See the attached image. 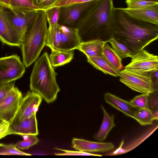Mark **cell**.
<instances>
[{
    "label": "cell",
    "mask_w": 158,
    "mask_h": 158,
    "mask_svg": "<svg viewBox=\"0 0 158 158\" xmlns=\"http://www.w3.org/2000/svg\"><path fill=\"white\" fill-rule=\"evenodd\" d=\"M112 38L127 46L133 55L158 38V25L140 21L122 8L114 9Z\"/></svg>",
    "instance_id": "1"
},
{
    "label": "cell",
    "mask_w": 158,
    "mask_h": 158,
    "mask_svg": "<svg viewBox=\"0 0 158 158\" xmlns=\"http://www.w3.org/2000/svg\"><path fill=\"white\" fill-rule=\"evenodd\" d=\"M113 0H94L82 14L76 28L81 42L112 38Z\"/></svg>",
    "instance_id": "2"
},
{
    "label": "cell",
    "mask_w": 158,
    "mask_h": 158,
    "mask_svg": "<svg viewBox=\"0 0 158 158\" xmlns=\"http://www.w3.org/2000/svg\"><path fill=\"white\" fill-rule=\"evenodd\" d=\"M56 75L48 53L45 52L33 66L30 79L31 91L40 96L48 104L55 101L60 91Z\"/></svg>",
    "instance_id": "3"
},
{
    "label": "cell",
    "mask_w": 158,
    "mask_h": 158,
    "mask_svg": "<svg viewBox=\"0 0 158 158\" xmlns=\"http://www.w3.org/2000/svg\"><path fill=\"white\" fill-rule=\"evenodd\" d=\"M47 23L45 11L37 10L23 38L21 46L23 62L25 67H28L36 60L45 45Z\"/></svg>",
    "instance_id": "4"
},
{
    "label": "cell",
    "mask_w": 158,
    "mask_h": 158,
    "mask_svg": "<svg viewBox=\"0 0 158 158\" xmlns=\"http://www.w3.org/2000/svg\"><path fill=\"white\" fill-rule=\"evenodd\" d=\"M81 42L76 28L58 23L48 28L45 45L51 49L73 50L77 49Z\"/></svg>",
    "instance_id": "5"
},
{
    "label": "cell",
    "mask_w": 158,
    "mask_h": 158,
    "mask_svg": "<svg viewBox=\"0 0 158 158\" xmlns=\"http://www.w3.org/2000/svg\"><path fill=\"white\" fill-rule=\"evenodd\" d=\"M119 81L132 90L151 95L157 90L149 75L137 73L124 69L120 71Z\"/></svg>",
    "instance_id": "6"
},
{
    "label": "cell",
    "mask_w": 158,
    "mask_h": 158,
    "mask_svg": "<svg viewBox=\"0 0 158 158\" xmlns=\"http://www.w3.org/2000/svg\"><path fill=\"white\" fill-rule=\"evenodd\" d=\"M25 66L17 55L0 57V83L6 84L21 77Z\"/></svg>",
    "instance_id": "7"
},
{
    "label": "cell",
    "mask_w": 158,
    "mask_h": 158,
    "mask_svg": "<svg viewBox=\"0 0 158 158\" xmlns=\"http://www.w3.org/2000/svg\"><path fill=\"white\" fill-rule=\"evenodd\" d=\"M131 62L125 69L134 73L149 75L158 70V56L143 49L132 55Z\"/></svg>",
    "instance_id": "8"
},
{
    "label": "cell",
    "mask_w": 158,
    "mask_h": 158,
    "mask_svg": "<svg viewBox=\"0 0 158 158\" xmlns=\"http://www.w3.org/2000/svg\"><path fill=\"white\" fill-rule=\"evenodd\" d=\"M22 98L21 92L14 86L0 102V119L11 124L17 112Z\"/></svg>",
    "instance_id": "9"
},
{
    "label": "cell",
    "mask_w": 158,
    "mask_h": 158,
    "mask_svg": "<svg viewBox=\"0 0 158 158\" xmlns=\"http://www.w3.org/2000/svg\"><path fill=\"white\" fill-rule=\"evenodd\" d=\"M42 99L38 94L32 91L28 92L22 98L17 112L10 124H17L36 114Z\"/></svg>",
    "instance_id": "10"
},
{
    "label": "cell",
    "mask_w": 158,
    "mask_h": 158,
    "mask_svg": "<svg viewBox=\"0 0 158 158\" xmlns=\"http://www.w3.org/2000/svg\"><path fill=\"white\" fill-rule=\"evenodd\" d=\"M0 40L3 43L12 46H21L22 42L3 6L0 4Z\"/></svg>",
    "instance_id": "11"
},
{
    "label": "cell",
    "mask_w": 158,
    "mask_h": 158,
    "mask_svg": "<svg viewBox=\"0 0 158 158\" xmlns=\"http://www.w3.org/2000/svg\"><path fill=\"white\" fill-rule=\"evenodd\" d=\"M22 40L34 18L36 11H25L3 5Z\"/></svg>",
    "instance_id": "12"
},
{
    "label": "cell",
    "mask_w": 158,
    "mask_h": 158,
    "mask_svg": "<svg viewBox=\"0 0 158 158\" xmlns=\"http://www.w3.org/2000/svg\"><path fill=\"white\" fill-rule=\"evenodd\" d=\"M90 1L60 7L58 23L76 28L82 14L89 6Z\"/></svg>",
    "instance_id": "13"
},
{
    "label": "cell",
    "mask_w": 158,
    "mask_h": 158,
    "mask_svg": "<svg viewBox=\"0 0 158 158\" xmlns=\"http://www.w3.org/2000/svg\"><path fill=\"white\" fill-rule=\"evenodd\" d=\"M71 147L77 151L89 153L108 152L113 150L115 148L112 142H92L76 138L72 139Z\"/></svg>",
    "instance_id": "14"
},
{
    "label": "cell",
    "mask_w": 158,
    "mask_h": 158,
    "mask_svg": "<svg viewBox=\"0 0 158 158\" xmlns=\"http://www.w3.org/2000/svg\"><path fill=\"white\" fill-rule=\"evenodd\" d=\"M122 9L127 14L140 21L158 25V4L142 8Z\"/></svg>",
    "instance_id": "15"
},
{
    "label": "cell",
    "mask_w": 158,
    "mask_h": 158,
    "mask_svg": "<svg viewBox=\"0 0 158 158\" xmlns=\"http://www.w3.org/2000/svg\"><path fill=\"white\" fill-rule=\"evenodd\" d=\"M106 102L115 109L121 112L125 115L134 118L135 109L129 101L125 100L109 93L104 95Z\"/></svg>",
    "instance_id": "16"
},
{
    "label": "cell",
    "mask_w": 158,
    "mask_h": 158,
    "mask_svg": "<svg viewBox=\"0 0 158 158\" xmlns=\"http://www.w3.org/2000/svg\"><path fill=\"white\" fill-rule=\"evenodd\" d=\"M156 124L152 127L145 131L143 134L139 136L132 141L123 146L124 142L123 140L119 147L114 151H112L106 154L105 156H117L127 153L134 149L158 128Z\"/></svg>",
    "instance_id": "17"
},
{
    "label": "cell",
    "mask_w": 158,
    "mask_h": 158,
    "mask_svg": "<svg viewBox=\"0 0 158 158\" xmlns=\"http://www.w3.org/2000/svg\"><path fill=\"white\" fill-rule=\"evenodd\" d=\"M11 126L15 135L36 136L39 134L36 114L24 119L17 124Z\"/></svg>",
    "instance_id": "18"
},
{
    "label": "cell",
    "mask_w": 158,
    "mask_h": 158,
    "mask_svg": "<svg viewBox=\"0 0 158 158\" xmlns=\"http://www.w3.org/2000/svg\"><path fill=\"white\" fill-rule=\"evenodd\" d=\"M101 107L103 113L102 122L99 130L93 136L94 139L99 142L105 140L110 131L116 126L114 122V114L110 115L102 105Z\"/></svg>",
    "instance_id": "19"
},
{
    "label": "cell",
    "mask_w": 158,
    "mask_h": 158,
    "mask_svg": "<svg viewBox=\"0 0 158 158\" xmlns=\"http://www.w3.org/2000/svg\"><path fill=\"white\" fill-rule=\"evenodd\" d=\"M106 41L95 40L81 42L77 48L87 57L95 56L102 55L103 48Z\"/></svg>",
    "instance_id": "20"
},
{
    "label": "cell",
    "mask_w": 158,
    "mask_h": 158,
    "mask_svg": "<svg viewBox=\"0 0 158 158\" xmlns=\"http://www.w3.org/2000/svg\"><path fill=\"white\" fill-rule=\"evenodd\" d=\"M87 61L96 69L106 74L117 77L119 76V71L114 68L106 60L102 55L87 57Z\"/></svg>",
    "instance_id": "21"
},
{
    "label": "cell",
    "mask_w": 158,
    "mask_h": 158,
    "mask_svg": "<svg viewBox=\"0 0 158 158\" xmlns=\"http://www.w3.org/2000/svg\"><path fill=\"white\" fill-rule=\"evenodd\" d=\"M51 50L49 58L53 67L61 66L69 63L73 58V50L66 51Z\"/></svg>",
    "instance_id": "22"
},
{
    "label": "cell",
    "mask_w": 158,
    "mask_h": 158,
    "mask_svg": "<svg viewBox=\"0 0 158 158\" xmlns=\"http://www.w3.org/2000/svg\"><path fill=\"white\" fill-rule=\"evenodd\" d=\"M102 55L115 69L119 71L122 70L123 66L122 59L107 43L104 46Z\"/></svg>",
    "instance_id": "23"
},
{
    "label": "cell",
    "mask_w": 158,
    "mask_h": 158,
    "mask_svg": "<svg viewBox=\"0 0 158 158\" xmlns=\"http://www.w3.org/2000/svg\"><path fill=\"white\" fill-rule=\"evenodd\" d=\"M134 119L142 126L152 125L155 120L152 111L149 108L137 109L135 110Z\"/></svg>",
    "instance_id": "24"
},
{
    "label": "cell",
    "mask_w": 158,
    "mask_h": 158,
    "mask_svg": "<svg viewBox=\"0 0 158 158\" xmlns=\"http://www.w3.org/2000/svg\"><path fill=\"white\" fill-rule=\"evenodd\" d=\"M8 7L25 11L39 10L33 5L30 0H10Z\"/></svg>",
    "instance_id": "25"
},
{
    "label": "cell",
    "mask_w": 158,
    "mask_h": 158,
    "mask_svg": "<svg viewBox=\"0 0 158 158\" xmlns=\"http://www.w3.org/2000/svg\"><path fill=\"white\" fill-rule=\"evenodd\" d=\"M110 43L112 48L121 59L130 57L132 55L129 49L124 45L115 40L113 38L109 39L107 43Z\"/></svg>",
    "instance_id": "26"
},
{
    "label": "cell",
    "mask_w": 158,
    "mask_h": 158,
    "mask_svg": "<svg viewBox=\"0 0 158 158\" xmlns=\"http://www.w3.org/2000/svg\"><path fill=\"white\" fill-rule=\"evenodd\" d=\"M24 140L17 142L15 145V147L19 150H26L36 144L39 139L36 135H21Z\"/></svg>",
    "instance_id": "27"
},
{
    "label": "cell",
    "mask_w": 158,
    "mask_h": 158,
    "mask_svg": "<svg viewBox=\"0 0 158 158\" xmlns=\"http://www.w3.org/2000/svg\"><path fill=\"white\" fill-rule=\"evenodd\" d=\"M150 95L148 94H143L136 96L129 102L131 106L135 109L148 108Z\"/></svg>",
    "instance_id": "28"
},
{
    "label": "cell",
    "mask_w": 158,
    "mask_h": 158,
    "mask_svg": "<svg viewBox=\"0 0 158 158\" xmlns=\"http://www.w3.org/2000/svg\"><path fill=\"white\" fill-rule=\"evenodd\" d=\"M0 155L31 156V155L17 149L13 144H0Z\"/></svg>",
    "instance_id": "29"
},
{
    "label": "cell",
    "mask_w": 158,
    "mask_h": 158,
    "mask_svg": "<svg viewBox=\"0 0 158 158\" xmlns=\"http://www.w3.org/2000/svg\"><path fill=\"white\" fill-rule=\"evenodd\" d=\"M60 9V7H53L44 11L49 27H52L58 23Z\"/></svg>",
    "instance_id": "30"
},
{
    "label": "cell",
    "mask_w": 158,
    "mask_h": 158,
    "mask_svg": "<svg viewBox=\"0 0 158 158\" xmlns=\"http://www.w3.org/2000/svg\"><path fill=\"white\" fill-rule=\"evenodd\" d=\"M127 8L139 9L151 6L158 4V2L147 1H138L126 2Z\"/></svg>",
    "instance_id": "31"
},
{
    "label": "cell",
    "mask_w": 158,
    "mask_h": 158,
    "mask_svg": "<svg viewBox=\"0 0 158 158\" xmlns=\"http://www.w3.org/2000/svg\"><path fill=\"white\" fill-rule=\"evenodd\" d=\"M54 149L61 151L64 152L62 153H54V154L56 156H102L99 154H95L79 151H73L64 150L60 148H55Z\"/></svg>",
    "instance_id": "32"
},
{
    "label": "cell",
    "mask_w": 158,
    "mask_h": 158,
    "mask_svg": "<svg viewBox=\"0 0 158 158\" xmlns=\"http://www.w3.org/2000/svg\"><path fill=\"white\" fill-rule=\"evenodd\" d=\"M39 10L44 11L51 8L57 0H30Z\"/></svg>",
    "instance_id": "33"
},
{
    "label": "cell",
    "mask_w": 158,
    "mask_h": 158,
    "mask_svg": "<svg viewBox=\"0 0 158 158\" xmlns=\"http://www.w3.org/2000/svg\"><path fill=\"white\" fill-rule=\"evenodd\" d=\"M15 133L9 123L3 121L0 124V140L6 136Z\"/></svg>",
    "instance_id": "34"
},
{
    "label": "cell",
    "mask_w": 158,
    "mask_h": 158,
    "mask_svg": "<svg viewBox=\"0 0 158 158\" xmlns=\"http://www.w3.org/2000/svg\"><path fill=\"white\" fill-rule=\"evenodd\" d=\"M94 0H57L51 7H61L73 4L89 2Z\"/></svg>",
    "instance_id": "35"
},
{
    "label": "cell",
    "mask_w": 158,
    "mask_h": 158,
    "mask_svg": "<svg viewBox=\"0 0 158 158\" xmlns=\"http://www.w3.org/2000/svg\"><path fill=\"white\" fill-rule=\"evenodd\" d=\"M13 82L5 84L0 86V102L4 99L10 90L15 86V83Z\"/></svg>",
    "instance_id": "36"
},
{
    "label": "cell",
    "mask_w": 158,
    "mask_h": 158,
    "mask_svg": "<svg viewBox=\"0 0 158 158\" xmlns=\"http://www.w3.org/2000/svg\"><path fill=\"white\" fill-rule=\"evenodd\" d=\"M149 105L151 108L154 110L158 109V98L157 92L156 94H155L151 98L149 101Z\"/></svg>",
    "instance_id": "37"
},
{
    "label": "cell",
    "mask_w": 158,
    "mask_h": 158,
    "mask_svg": "<svg viewBox=\"0 0 158 158\" xmlns=\"http://www.w3.org/2000/svg\"><path fill=\"white\" fill-rule=\"evenodd\" d=\"M10 0H0V4L6 6H9Z\"/></svg>",
    "instance_id": "38"
},
{
    "label": "cell",
    "mask_w": 158,
    "mask_h": 158,
    "mask_svg": "<svg viewBox=\"0 0 158 158\" xmlns=\"http://www.w3.org/2000/svg\"><path fill=\"white\" fill-rule=\"evenodd\" d=\"M152 112L153 115L154 117L155 120H157L158 119V109H156L154 110Z\"/></svg>",
    "instance_id": "39"
},
{
    "label": "cell",
    "mask_w": 158,
    "mask_h": 158,
    "mask_svg": "<svg viewBox=\"0 0 158 158\" xmlns=\"http://www.w3.org/2000/svg\"><path fill=\"white\" fill-rule=\"evenodd\" d=\"M138 1H152L154 2H158V0H126V2H131Z\"/></svg>",
    "instance_id": "40"
},
{
    "label": "cell",
    "mask_w": 158,
    "mask_h": 158,
    "mask_svg": "<svg viewBox=\"0 0 158 158\" xmlns=\"http://www.w3.org/2000/svg\"><path fill=\"white\" fill-rule=\"evenodd\" d=\"M3 121L1 119H0V124L2 123V122Z\"/></svg>",
    "instance_id": "41"
}]
</instances>
